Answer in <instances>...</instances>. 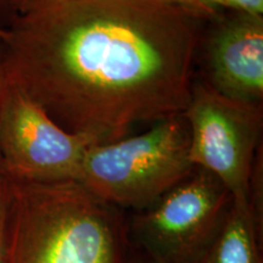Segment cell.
Returning a JSON list of instances; mask_svg holds the SVG:
<instances>
[{"instance_id": "cell-10", "label": "cell", "mask_w": 263, "mask_h": 263, "mask_svg": "<svg viewBox=\"0 0 263 263\" xmlns=\"http://www.w3.org/2000/svg\"><path fill=\"white\" fill-rule=\"evenodd\" d=\"M211 2L221 10L263 16V0H211Z\"/></svg>"}, {"instance_id": "cell-12", "label": "cell", "mask_w": 263, "mask_h": 263, "mask_svg": "<svg viewBox=\"0 0 263 263\" xmlns=\"http://www.w3.org/2000/svg\"><path fill=\"white\" fill-rule=\"evenodd\" d=\"M48 2L50 0H3V5L8 6L14 15H20Z\"/></svg>"}, {"instance_id": "cell-3", "label": "cell", "mask_w": 263, "mask_h": 263, "mask_svg": "<svg viewBox=\"0 0 263 263\" xmlns=\"http://www.w3.org/2000/svg\"><path fill=\"white\" fill-rule=\"evenodd\" d=\"M194 170L188 124L178 115L137 136L90 145L78 182L111 205L134 212L155 202Z\"/></svg>"}, {"instance_id": "cell-4", "label": "cell", "mask_w": 263, "mask_h": 263, "mask_svg": "<svg viewBox=\"0 0 263 263\" xmlns=\"http://www.w3.org/2000/svg\"><path fill=\"white\" fill-rule=\"evenodd\" d=\"M232 205L221 180L195 167L155 202L128 217L132 250L153 263H200Z\"/></svg>"}, {"instance_id": "cell-7", "label": "cell", "mask_w": 263, "mask_h": 263, "mask_svg": "<svg viewBox=\"0 0 263 263\" xmlns=\"http://www.w3.org/2000/svg\"><path fill=\"white\" fill-rule=\"evenodd\" d=\"M206 43L207 85L223 97L262 105L263 16H219Z\"/></svg>"}, {"instance_id": "cell-9", "label": "cell", "mask_w": 263, "mask_h": 263, "mask_svg": "<svg viewBox=\"0 0 263 263\" xmlns=\"http://www.w3.org/2000/svg\"><path fill=\"white\" fill-rule=\"evenodd\" d=\"M163 2L189 10L207 22L215 21L222 15V10L217 8L211 0H163Z\"/></svg>"}, {"instance_id": "cell-14", "label": "cell", "mask_w": 263, "mask_h": 263, "mask_svg": "<svg viewBox=\"0 0 263 263\" xmlns=\"http://www.w3.org/2000/svg\"><path fill=\"white\" fill-rule=\"evenodd\" d=\"M133 254H134V252H133ZM134 263H153V262L147 261V259L140 257V256L134 254Z\"/></svg>"}, {"instance_id": "cell-2", "label": "cell", "mask_w": 263, "mask_h": 263, "mask_svg": "<svg viewBox=\"0 0 263 263\" xmlns=\"http://www.w3.org/2000/svg\"><path fill=\"white\" fill-rule=\"evenodd\" d=\"M6 185L4 263H134L126 211L81 182Z\"/></svg>"}, {"instance_id": "cell-16", "label": "cell", "mask_w": 263, "mask_h": 263, "mask_svg": "<svg viewBox=\"0 0 263 263\" xmlns=\"http://www.w3.org/2000/svg\"><path fill=\"white\" fill-rule=\"evenodd\" d=\"M0 6H3V0H0Z\"/></svg>"}, {"instance_id": "cell-6", "label": "cell", "mask_w": 263, "mask_h": 263, "mask_svg": "<svg viewBox=\"0 0 263 263\" xmlns=\"http://www.w3.org/2000/svg\"><path fill=\"white\" fill-rule=\"evenodd\" d=\"M90 145L8 80L0 120V173L6 179L26 184L80 180Z\"/></svg>"}, {"instance_id": "cell-5", "label": "cell", "mask_w": 263, "mask_h": 263, "mask_svg": "<svg viewBox=\"0 0 263 263\" xmlns=\"http://www.w3.org/2000/svg\"><path fill=\"white\" fill-rule=\"evenodd\" d=\"M183 115L194 167L221 180L234 202H249L252 171L261 153L262 105L232 100L197 83Z\"/></svg>"}, {"instance_id": "cell-8", "label": "cell", "mask_w": 263, "mask_h": 263, "mask_svg": "<svg viewBox=\"0 0 263 263\" xmlns=\"http://www.w3.org/2000/svg\"><path fill=\"white\" fill-rule=\"evenodd\" d=\"M200 263H263V217L233 201L224 224Z\"/></svg>"}, {"instance_id": "cell-1", "label": "cell", "mask_w": 263, "mask_h": 263, "mask_svg": "<svg viewBox=\"0 0 263 263\" xmlns=\"http://www.w3.org/2000/svg\"><path fill=\"white\" fill-rule=\"evenodd\" d=\"M205 20L163 0H50L15 15L8 80L93 144L183 115Z\"/></svg>"}, {"instance_id": "cell-13", "label": "cell", "mask_w": 263, "mask_h": 263, "mask_svg": "<svg viewBox=\"0 0 263 263\" xmlns=\"http://www.w3.org/2000/svg\"><path fill=\"white\" fill-rule=\"evenodd\" d=\"M4 35H0V120H2V111L3 104H4L6 83H8V78H6L4 62H3V51H2V41Z\"/></svg>"}, {"instance_id": "cell-15", "label": "cell", "mask_w": 263, "mask_h": 263, "mask_svg": "<svg viewBox=\"0 0 263 263\" xmlns=\"http://www.w3.org/2000/svg\"><path fill=\"white\" fill-rule=\"evenodd\" d=\"M4 32H5V28L0 27V35H4Z\"/></svg>"}, {"instance_id": "cell-11", "label": "cell", "mask_w": 263, "mask_h": 263, "mask_svg": "<svg viewBox=\"0 0 263 263\" xmlns=\"http://www.w3.org/2000/svg\"><path fill=\"white\" fill-rule=\"evenodd\" d=\"M6 195H8L6 179L0 173V263H4V224L6 211Z\"/></svg>"}]
</instances>
